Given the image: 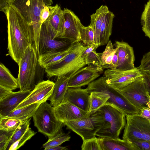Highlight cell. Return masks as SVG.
Masks as SVG:
<instances>
[{
    "mask_svg": "<svg viewBox=\"0 0 150 150\" xmlns=\"http://www.w3.org/2000/svg\"><path fill=\"white\" fill-rule=\"evenodd\" d=\"M30 11L33 37V45L39 53V37L42 24L40 17L42 10L45 6L52 4V0H30Z\"/></svg>",
    "mask_w": 150,
    "mask_h": 150,
    "instance_id": "cell-13",
    "label": "cell"
},
{
    "mask_svg": "<svg viewBox=\"0 0 150 150\" xmlns=\"http://www.w3.org/2000/svg\"><path fill=\"white\" fill-rule=\"evenodd\" d=\"M100 138L102 150H137L132 142L119 138Z\"/></svg>",
    "mask_w": 150,
    "mask_h": 150,
    "instance_id": "cell-23",
    "label": "cell"
},
{
    "mask_svg": "<svg viewBox=\"0 0 150 150\" xmlns=\"http://www.w3.org/2000/svg\"><path fill=\"white\" fill-rule=\"evenodd\" d=\"M96 132L100 137L119 138L126 124V115L115 105L106 102L94 112L90 114Z\"/></svg>",
    "mask_w": 150,
    "mask_h": 150,
    "instance_id": "cell-2",
    "label": "cell"
},
{
    "mask_svg": "<svg viewBox=\"0 0 150 150\" xmlns=\"http://www.w3.org/2000/svg\"><path fill=\"white\" fill-rule=\"evenodd\" d=\"M94 50L85 57L86 65L93 64L103 67L101 59L102 53H98Z\"/></svg>",
    "mask_w": 150,
    "mask_h": 150,
    "instance_id": "cell-38",
    "label": "cell"
},
{
    "mask_svg": "<svg viewBox=\"0 0 150 150\" xmlns=\"http://www.w3.org/2000/svg\"><path fill=\"white\" fill-rule=\"evenodd\" d=\"M79 29L81 41L84 45L89 47L95 44L93 30L89 25L86 27L81 23Z\"/></svg>",
    "mask_w": 150,
    "mask_h": 150,
    "instance_id": "cell-32",
    "label": "cell"
},
{
    "mask_svg": "<svg viewBox=\"0 0 150 150\" xmlns=\"http://www.w3.org/2000/svg\"><path fill=\"white\" fill-rule=\"evenodd\" d=\"M42 103L41 102L36 103L24 107L14 110L6 116L15 118L23 121H26L33 117Z\"/></svg>",
    "mask_w": 150,
    "mask_h": 150,
    "instance_id": "cell-26",
    "label": "cell"
},
{
    "mask_svg": "<svg viewBox=\"0 0 150 150\" xmlns=\"http://www.w3.org/2000/svg\"><path fill=\"white\" fill-rule=\"evenodd\" d=\"M30 120V118L29 119L16 128L9 143L7 149H8L10 146L21 137L28 129Z\"/></svg>",
    "mask_w": 150,
    "mask_h": 150,
    "instance_id": "cell-37",
    "label": "cell"
},
{
    "mask_svg": "<svg viewBox=\"0 0 150 150\" xmlns=\"http://www.w3.org/2000/svg\"><path fill=\"white\" fill-rule=\"evenodd\" d=\"M6 17L8 54L19 64L27 47L33 43L32 26L14 8L10 6Z\"/></svg>",
    "mask_w": 150,
    "mask_h": 150,
    "instance_id": "cell-1",
    "label": "cell"
},
{
    "mask_svg": "<svg viewBox=\"0 0 150 150\" xmlns=\"http://www.w3.org/2000/svg\"><path fill=\"white\" fill-rule=\"evenodd\" d=\"M63 10L64 23L62 32L58 38L68 40L73 43L81 41L79 27L81 23L79 18L71 10Z\"/></svg>",
    "mask_w": 150,
    "mask_h": 150,
    "instance_id": "cell-12",
    "label": "cell"
},
{
    "mask_svg": "<svg viewBox=\"0 0 150 150\" xmlns=\"http://www.w3.org/2000/svg\"><path fill=\"white\" fill-rule=\"evenodd\" d=\"M12 90L0 85V100L11 93Z\"/></svg>",
    "mask_w": 150,
    "mask_h": 150,
    "instance_id": "cell-46",
    "label": "cell"
},
{
    "mask_svg": "<svg viewBox=\"0 0 150 150\" xmlns=\"http://www.w3.org/2000/svg\"><path fill=\"white\" fill-rule=\"evenodd\" d=\"M55 115L62 122L84 118L90 117L89 112L85 111L67 100H63L57 106L54 107Z\"/></svg>",
    "mask_w": 150,
    "mask_h": 150,
    "instance_id": "cell-15",
    "label": "cell"
},
{
    "mask_svg": "<svg viewBox=\"0 0 150 150\" xmlns=\"http://www.w3.org/2000/svg\"><path fill=\"white\" fill-rule=\"evenodd\" d=\"M67 149V147L62 146L59 145L51 147L47 150H66Z\"/></svg>",
    "mask_w": 150,
    "mask_h": 150,
    "instance_id": "cell-49",
    "label": "cell"
},
{
    "mask_svg": "<svg viewBox=\"0 0 150 150\" xmlns=\"http://www.w3.org/2000/svg\"><path fill=\"white\" fill-rule=\"evenodd\" d=\"M30 90L13 92L0 100V115L6 116L28 96Z\"/></svg>",
    "mask_w": 150,
    "mask_h": 150,
    "instance_id": "cell-20",
    "label": "cell"
},
{
    "mask_svg": "<svg viewBox=\"0 0 150 150\" xmlns=\"http://www.w3.org/2000/svg\"><path fill=\"white\" fill-rule=\"evenodd\" d=\"M122 139L132 142L137 140L150 141V120L139 114L126 115Z\"/></svg>",
    "mask_w": 150,
    "mask_h": 150,
    "instance_id": "cell-6",
    "label": "cell"
},
{
    "mask_svg": "<svg viewBox=\"0 0 150 150\" xmlns=\"http://www.w3.org/2000/svg\"><path fill=\"white\" fill-rule=\"evenodd\" d=\"M146 105L150 109V100L147 102Z\"/></svg>",
    "mask_w": 150,
    "mask_h": 150,
    "instance_id": "cell-50",
    "label": "cell"
},
{
    "mask_svg": "<svg viewBox=\"0 0 150 150\" xmlns=\"http://www.w3.org/2000/svg\"><path fill=\"white\" fill-rule=\"evenodd\" d=\"M88 47L81 41L73 44L67 55L44 69L47 76L50 78L57 77L72 71L74 69V63L81 57L83 52Z\"/></svg>",
    "mask_w": 150,
    "mask_h": 150,
    "instance_id": "cell-7",
    "label": "cell"
},
{
    "mask_svg": "<svg viewBox=\"0 0 150 150\" xmlns=\"http://www.w3.org/2000/svg\"><path fill=\"white\" fill-rule=\"evenodd\" d=\"M9 8L7 0H0V11L3 12L6 16L7 15Z\"/></svg>",
    "mask_w": 150,
    "mask_h": 150,
    "instance_id": "cell-44",
    "label": "cell"
},
{
    "mask_svg": "<svg viewBox=\"0 0 150 150\" xmlns=\"http://www.w3.org/2000/svg\"><path fill=\"white\" fill-rule=\"evenodd\" d=\"M109 11L107 6L102 5L90 16L89 25L93 30L94 43L97 48L101 46L100 39V28L104 19Z\"/></svg>",
    "mask_w": 150,
    "mask_h": 150,
    "instance_id": "cell-22",
    "label": "cell"
},
{
    "mask_svg": "<svg viewBox=\"0 0 150 150\" xmlns=\"http://www.w3.org/2000/svg\"><path fill=\"white\" fill-rule=\"evenodd\" d=\"M138 68L143 74H150V51L143 55Z\"/></svg>",
    "mask_w": 150,
    "mask_h": 150,
    "instance_id": "cell-40",
    "label": "cell"
},
{
    "mask_svg": "<svg viewBox=\"0 0 150 150\" xmlns=\"http://www.w3.org/2000/svg\"><path fill=\"white\" fill-rule=\"evenodd\" d=\"M142 76L138 67L127 71L108 69L104 71L103 76L107 83L117 90L127 86Z\"/></svg>",
    "mask_w": 150,
    "mask_h": 150,
    "instance_id": "cell-9",
    "label": "cell"
},
{
    "mask_svg": "<svg viewBox=\"0 0 150 150\" xmlns=\"http://www.w3.org/2000/svg\"><path fill=\"white\" fill-rule=\"evenodd\" d=\"M7 1L9 6H11L16 10L31 25L30 0H7Z\"/></svg>",
    "mask_w": 150,
    "mask_h": 150,
    "instance_id": "cell-29",
    "label": "cell"
},
{
    "mask_svg": "<svg viewBox=\"0 0 150 150\" xmlns=\"http://www.w3.org/2000/svg\"><path fill=\"white\" fill-rule=\"evenodd\" d=\"M118 60V57L117 49L115 53L111 64L107 66L106 68L115 70L117 67Z\"/></svg>",
    "mask_w": 150,
    "mask_h": 150,
    "instance_id": "cell-43",
    "label": "cell"
},
{
    "mask_svg": "<svg viewBox=\"0 0 150 150\" xmlns=\"http://www.w3.org/2000/svg\"><path fill=\"white\" fill-rule=\"evenodd\" d=\"M132 143L137 150H150V141L143 140H135Z\"/></svg>",
    "mask_w": 150,
    "mask_h": 150,
    "instance_id": "cell-41",
    "label": "cell"
},
{
    "mask_svg": "<svg viewBox=\"0 0 150 150\" xmlns=\"http://www.w3.org/2000/svg\"><path fill=\"white\" fill-rule=\"evenodd\" d=\"M73 44L66 39L54 38L43 23L39 37L38 56L50 51L65 49Z\"/></svg>",
    "mask_w": 150,
    "mask_h": 150,
    "instance_id": "cell-14",
    "label": "cell"
},
{
    "mask_svg": "<svg viewBox=\"0 0 150 150\" xmlns=\"http://www.w3.org/2000/svg\"><path fill=\"white\" fill-rule=\"evenodd\" d=\"M116 50V49L114 48L112 42L109 40L106 44L104 51L102 53L101 59L103 64V68L104 69L111 62L113 56Z\"/></svg>",
    "mask_w": 150,
    "mask_h": 150,
    "instance_id": "cell-34",
    "label": "cell"
},
{
    "mask_svg": "<svg viewBox=\"0 0 150 150\" xmlns=\"http://www.w3.org/2000/svg\"><path fill=\"white\" fill-rule=\"evenodd\" d=\"M73 44L64 50H52L39 55L38 61L40 65L45 69L61 60L69 54Z\"/></svg>",
    "mask_w": 150,
    "mask_h": 150,
    "instance_id": "cell-24",
    "label": "cell"
},
{
    "mask_svg": "<svg viewBox=\"0 0 150 150\" xmlns=\"http://www.w3.org/2000/svg\"><path fill=\"white\" fill-rule=\"evenodd\" d=\"M63 100H67L80 109L89 112L90 94L86 88H68Z\"/></svg>",
    "mask_w": 150,
    "mask_h": 150,
    "instance_id": "cell-19",
    "label": "cell"
},
{
    "mask_svg": "<svg viewBox=\"0 0 150 150\" xmlns=\"http://www.w3.org/2000/svg\"><path fill=\"white\" fill-rule=\"evenodd\" d=\"M88 93L93 91H101L109 94L110 98L107 102L115 105L126 115L139 114L140 110L132 105L118 90L109 85L103 76L90 83L86 88Z\"/></svg>",
    "mask_w": 150,
    "mask_h": 150,
    "instance_id": "cell-4",
    "label": "cell"
},
{
    "mask_svg": "<svg viewBox=\"0 0 150 150\" xmlns=\"http://www.w3.org/2000/svg\"><path fill=\"white\" fill-rule=\"evenodd\" d=\"M50 14L49 6H45L42 10L40 17V20L42 24L48 18Z\"/></svg>",
    "mask_w": 150,
    "mask_h": 150,
    "instance_id": "cell-42",
    "label": "cell"
},
{
    "mask_svg": "<svg viewBox=\"0 0 150 150\" xmlns=\"http://www.w3.org/2000/svg\"><path fill=\"white\" fill-rule=\"evenodd\" d=\"M33 117L38 131L48 138L61 131L64 124L56 117L54 107L46 101L40 104Z\"/></svg>",
    "mask_w": 150,
    "mask_h": 150,
    "instance_id": "cell-5",
    "label": "cell"
},
{
    "mask_svg": "<svg viewBox=\"0 0 150 150\" xmlns=\"http://www.w3.org/2000/svg\"><path fill=\"white\" fill-rule=\"evenodd\" d=\"M54 85V83L49 80L40 82L35 85L28 96L14 110L36 103H43L46 101L52 93Z\"/></svg>",
    "mask_w": 150,
    "mask_h": 150,
    "instance_id": "cell-10",
    "label": "cell"
},
{
    "mask_svg": "<svg viewBox=\"0 0 150 150\" xmlns=\"http://www.w3.org/2000/svg\"><path fill=\"white\" fill-rule=\"evenodd\" d=\"M139 115L150 120V109L147 107H143L140 110Z\"/></svg>",
    "mask_w": 150,
    "mask_h": 150,
    "instance_id": "cell-45",
    "label": "cell"
},
{
    "mask_svg": "<svg viewBox=\"0 0 150 150\" xmlns=\"http://www.w3.org/2000/svg\"><path fill=\"white\" fill-rule=\"evenodd\" d=\"M16 129L9 132L0 130V150H6L7 149L9 143Z\"/></svg>",
    "mask_w": 150,
    "mask_h": 150,
    "instance_id": "cell-39",
    "label": "cell"
},
{
    "mask_svg": "<svg viewBox=\"0 0 150 150\" xmlns=\"http://www.w3.org/2000/svg\"><path fill=\"white\" fill-rule=\"evenodd\" d=\"M118 60L116 70H130L134 69L135 57L133 48L123 41H116Z\"/></svg>",
    "mask_w": 150,
    "mask_h": 150,
    "instance_id": "cell-16",
    "label": "cell"
},
{
    "mask_svg": "<svg viewBox=\"0 0 150 150\" xmlns=\"http://www.w3.org/2000/svg\"><path fill=\"white\" fill-rule=\"evenodd\" d=\"M36 133L30 128L25 132L24 134L17 141L9 147L8 150H16L22 146L27 141L30 139Z\"/></svg>",
    "mask_w": 150,
    "mask_h": 150,
    "instance_id": "cell-36",
    "label": "cell"
},
{
    "mask_svg": "<svg viewBox=\"0 0 150 150\" xmlns=\"http://www.w3.org/2000/svg\"><path fill=\"white\" fill-rule=\"evenodd\" d=\"M26 121L0 115V130L8 132L14 130Z\"/></svg>",
    "mask_w": 150,
    "mask_h": 150,
    "instance_id": "cell-30",
    "label": "cell"
},
{
    "mask_svg": "<svg viewBox=\"0 0 150 150\" xmlns=\"http://www.w3.org/2000/svg\"><path fill=\"white\" fill-rule=\"evenodd\" d=\"M104 69L93 64L83 67L70 78L68 87L81 88L88 85L100 76Z\"/></svg>",
    "mask_w": 150,
    "mask_h": 150,
    "instance_id": "cell-11",
    "label": "cell"
},
{
    "mask_svg": "<svg viewBox=\"0 0 150 150\" xmlns=\"http://www.w3.org/2000/svg\"><path fill=\"white\" fill-rule=\"evenodd\" d=\"M143 77L146 88L150 94V74H143Z\"/></svg>",
    "mask_w": 150,
    "mask_h": 150,
    "instance_id": "cell-47",
    "label": "cell"
},
{
    "mask_svg": "<svg viewBox=\"0 0 150 150\" xmlns=\"http://www.w3.org/2000/svg\"><path fill=\"white\" fill-rule=\"evenodd\" d=\"M49 7L50 15L43 23L54 38H57L62 30L64 19L63 10L57 4L53 6H49Z\"/></svg>",
    "mask_w": 150,
    "mask_h": 150,
    "instance_id": "cell-17",
    "label": "cell"
},
{
    "mask_svg": "<svg viewBox=\"0 0 150 150\" xmlns=\"http://www.w3.org/2000/svg\"><path fill=\"white\" fill-rule=\"evenodd\" d=\"M0 85L12 91L19 88L17 78L14 77L2 63L0 64Z\"/></svg>",
    "mask_w": 150,
    "mask_h": 150,
    "instance_id": "cell-27",
    "label": "cell"
},
{
    "mask_svg": "<svg viewBox=\"0 0 150 150\" xmlns=\"http://www.w3.org/2000/svg\"><path fill=\"white\" fill-rule=\"evenodd\" d=\"M48 138L47 141L42 145L45 150L60 145L64 142L69 141L71 137L68 134L64 133L61 130L54 136Z\"/></svg>",
    "mask_w": 150,
    "mask_h": 150,
    "instance_id": "cell-31",
    "label": "cell"
},
{
    "mask_svg": "<svg viewBox=\"0 0 150 150\" xmlns=\"http://www.w3.org/2000/svg\"><path fill=\"white\" fill-rule=\"evenodd\" d=\"M82 150H102L100 138L96 136L83 140L81 146Z\"/></svg>",
    "mask_w": 150,
    "mask_h": 150,
    "instance_id": "cell-35",
    "label": "cell"
},
{
    "mask_svg": "<svg viewBox=\"0 0 150 150\" xmlns=\"http://www.w3.org/2000/svg\"><path fill=\"white\" fill-rule=\"evenodd\" d=\"M63 123L68 128L81 137L83 140L96 136V132L90 117L67 121Z\"/></svg>",
    "mask_w": 150,
    "mask_h": 150,
    "instance_id": "cell-18",
    "label": "cell"
},
{
    "mask_svg": "<svg viewBox=\"0 0 150 150\" xmlns=\"http://www.w3.org/2000/svg\"><path fill=\"white\" fill-rule=\"evenodd\" d=\"M115 15L109 11L105 16L101 25L100 35L101 46L106 45L109 41L112 30Z\"/></svg>",
    "mask_w": 150,
    "mask_h": 150,
    "instance_id": "cell-25",
    "label": "cell"
},
{
    "mask_svg": "<svg viewBox=\"0 0 150 150\" xmlns=\"http://www.w3.org/2000/svg\"><path fill=\"white\" fill-rule=\"evenodd\" d=\"M90 94L89 113L94 112L103 106L110 98L108 93L101 91H93Z\"/></svg>",
    "mask_w": 150,
    "mask_h": 150,
    "instance_id": "cell-28",
    "label": "cell"
},
{
    "mask_svg": "<svg viewBox=\"0 0 150 150\" xmlns=\"http://www.w3.org/2000/svg\"><path fill=\"white\" fill-rule=\"evenodd\" d=\"M141 22L142 31L145 36L150 40V0L144 5L141 16Z\"/></svg>",
    "mask_w": 150,
    "mask_h": 150,
    "instance_id": "cell-33",
    "label": "cell"
},
{
    "mask_svg": "<svg viewBox=\"0 0 150 150\" xmlns=\"http://www.w3.org/2000/svg\"><path fill=\"white\" fill-rule=\"evenodd\" d=\"M57 77L52 93L49 99L50 104L54 107L58 105L63 100L68 88L69 82L71 76L67 74Z\"/></svg>",
    "mask_w": 150,
    "mask_h": 150,
    "instance_id": "cell-21",
    "label": "cell"
},
{
    "mask_svg": "<svg viewBox=\"0 0 150 150\" xmlns=\"http://www.w3.org/2000/svg\"><path fill=\"white\" fill-rule=\"evenodd\" d=\"M17 78L21 91L33 90L36 85L42 81L44 69L40 65L38 55L33 44L26 49L18 64Z\"/></svg>",
    "mask_w": 150,
    "mask_h": 150,
    "instance_id": "cell-3",
    "label": "cell"
},
{
    "mask_svg": "<svg viewBox=\"0 0 150 150\" xmlns=\"http://www.w3.org/2000/svg\"><path fill=\"white\" fill-rule=\"evenodd\" d=\"M117 90L140 110L143 107L147 106L146 104L150 100V94L145 87L143 76L127 86Z\"/></svg>",
    "mask_w": 150,
    "mask_h": 150,
    "instance_id": "cell-8",
    "label": "cell"
},
{
    "mask_svg": "<svg viewBox=\"0 0 150 150\" xmlns=\"http://www.w3.org/2000/svg\"><path fill=\"white\" fill-rule=\"evenodd\" d=\"M97 48L95 44H93L91 46L88 47L83 52L82 57H83L86 56L87 54L91 52L94 50H96Z\"/></svg>",
    "mask_w": 150,
    "mask_h": 150,
    "instance_id": "cell-48",
    "label": "cell"
}]
</instances>
